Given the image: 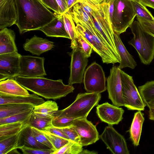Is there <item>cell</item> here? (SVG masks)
Here are the masks:
<instances>
[{
    "mask_svg": "<svg viewBox=\"0 0 154 154\" xmlns=\"http://www.w3.org/2000/svg\"><path fill=\"white\" fill-rule=\"evenodd\" d=\"M129 27L134 36L128 43L136 50L141 62L149 65L154 59V37L144 30L138 20L134 21Z\"/></svg>",
    "mask_w": 154,
    "mask_h": 154,
    "instance_id": "cell-4",
    "label": "cell"
},
{
    "mask_svg": "<svg viewBox=\"0 0 154 154\" xmlns=\"http://www.w3.org/2000/svg\"><path fill=\"white\" fill-rule=\"evenodd\" d=\"M71 54L70 74L68 85L82 83L85 68L88 62V57L80 47L73 49Z\"/></svg>",
    "mask_w": 154,
    "mask_h": 154,
    "instance_id": "cell-10",
    "label": "cell"
},
{
    "mask_svg": "<svg viewBox=\"0 0 154 154\" xmlns=\"http://www.w3.org/2000/svg\"><path fill=\"white\" fill-rule=\"evenodd\" d=\"M45 131H47L64 138L69 140L67 137L60 128L53 125L52 126L46 128Z\"/></svg>",
    "mask_w": 154,
    "mask_h": 154,
    "instance_id": "cell-44",
    "label": "cell"
},
{
    "mask_svg": "<svg viewBox=\"0 0 154 154\" xmlns=\"http://www.w3.org/2000/svg\"><path fill=\"white\" fill-rule=\"evenodd\" d=\"M23 146L35 148L49 149L36 140L33 135L32 127L28 124L20 132L18 149H20Z\"/></svg>",
    "mask_w": 154,
    "mask_h": 154,
    "instance_id": "cell-24",
    "label": "cell"
},
{
    "mask_svg": "<svg viewBox=\"0 0 154 154\" xmlns=\"http://www.w3.org/2000/svg\"><path fill=\"white\" fill-rule=\"evenodd\" d=\"M0 94L11 96H27V90L15 80V78L8 79L0 82Z\"/></svg>",
    "mask_w": 154,
    "mask_h": 154,
    "instance_id": "cell-20",
    "label": "cell"
},
{
    "mask_svg": "<svg viewBox=\"0 0 154 154\" xmlns=\"http://www.w3.org/2000/svg\"><path fill=\"white\" fill-rule=\"evenodd\" d=\"M91 8V14L96 29L105 43L121 61L115 43V32L112 25L108 4L104 2Z\"/></svg>",
    "mask_w": 154,
    "mask_h": 154,
    "instance_id": "cell-3",
    "label": "cell"
},
{
    "mask_svg": "<svg viewBox=\"0 0 154 154\" xmlns=\"http://www.w3.org/2000/svg\"><path fill=\"white\" fill-rule=\"evenodd\" d=\"M144 120L143 115L140 111H138L134 113L129 133L130 139L135 146H137L139 144Z\"/></svg>",
    "mask_w": 154,
    "mask_h": 154,
    "instance_id": "cell-25",
    "label": "cell"
},
{
    "mask_svg": "<svg viewBox=\"0 0 154 154\" xmlns=\"http://www.w3.org/2000/svg\"><path fill=\"white\" fill-rule=\"evenodd\" d=\"M83 82L87 92L100 93L106 90L104 72L102 66L95 61L85 70Z\"/></svg>",
    "mask_w": 154,
    "mask_h": 154,
    "instance_id": "cell-8",
    "label": "cell"
},
{
    "mask_svg": "<svg viewBox=\"0 0 154 154\" xmlns=\"http://www.w3.org/2000/svg\"><path fill=\"white\" fill-rule=\"evenodd\" d=\"M110 16L114 32L119 35L125 32L136 16L132 0H113Z\"/></svg>",
    "mask_w": 154,
    "mask_h": 154,
    "instance_id": "cell-6",
    "label": "cell"
},
{
    "mask_svg": "<svg viewBox=\"0 0 154 154\" xmlns=\"http://www.w3.org/2000/svg\"><path fill=\"white\" fill-rule=\"evenodd\" d=\"M24 154H53L55 150L51 149H38L23 146L20 148Z\"/></svg>",
    "mask_w": 154,
    "mask_h": 154,
    "instance_id": "cell-40",
    "label": "cell"
},
{
    "mask_svg": "<svg viewBox=\"0 0 154 154\" xmlns=\"http://www.w3.org/2000/svg\"><path fill=\"white\" fill-rule=\"evenodd\" d=\"M60 128L67 137L69 140L80 143V137L72 126L65 128Z\"/></svg>",
    "mask_w": 154,
    "mask_h": 154,
    "instance_id": "cell-41",
    "label": "cell"
},
{
    "mask_svg": "<svg viewBox=\"0 0 154 154\" xmlns=\"http://www.w3.org/2000/svg\"><path fill=\"white\" fill-rule=\"evenodd\" d=\"M33 109L10 116L1 118H0V125L17 122H28L30 116L33 112Z\"/></svg>",
    "mask_w": 154,
    "mask_h": 154,
    "instance_id": "cell-33",
    "label": "cell"
},
{
    "mask_svg": "<svg viewBox=\"0 0 154 154\" xmlns=\"http://www.w3.org/2000/svg\"><path fill=\"white\" fill-rule=\"evenodd\" d=\"M138 90L146 105L154 99V80L147 81L143 85L139 86Z\"/></svg>",
    "mask_w": 154,
    "mask_h": 154,
    "instance_id": "cell-32",
    "label": "cell"
},
{
    "mask_svg": "<svg viewBox=\"0 0 154 154\" xmlns=\"http://www.w3.org/2000/svg\"><path fill=\"white\" fill-rule=\"evenodd\" d=\"M137 19L144 30L154 37V22L137 17Z\"/></svg>",
    "mask_w": 154,
    "mask_h": 154,
    "instance_id": "cell-42",
    "label": "cell"
},
{
    "mask_svg": "<svg viewBox=\"0 0 154 154\" xmlns=\"http://www.w3.org/2000/svg\"><path fill=\"white\" fill-rule=\"evenodd\" d=\"M76 119L66 117H54L52 120L53 125L59 128H65L72 126L73 122Z\"/></svg>",
    "mask_w": 154,
    "mask_h": 154,
    "instance_id": "cell-37",
    "label": "cell"
},
{
    "mask_svg": "<svg viewBox=\"0 0 154 154\" xmlns=\"http://www.w3.org/2000/svg\"><path fill=\"white\" fill-rule=\"evenodd\" d=\"M68 11H70L73 6L78 3V0H66Z\"/></svg>",
    "mask_w": 154,
    "mask_h": 154,
    "instance_id": "cell-47",
    "label": "cell"
},
{
    "mask_svg": "<svg viewBox=\"0 0 154 154\" xmlns=\"http://www.w3.org/2000/svg\"><path fill=\"white\" fill-rule=\"evenodd\" d=\"M58 110L57 103L52 100H48L34 107L33 112L39 116L54 118Z\"/></svg>",
    "mask_w": 154,
    "mask_h": 154,
    "instance_id": "cell-28",
    "label": "cell"
},
{
    "mask_svg": "<svg viewBox=\"0 0 154 154\" xmlns=\"http://www.w3.org/2000/svg\"><path fill=\"white\" fill-rule=\"evenodd\" d=\"M32 128L33 135L37 141L55 150L52 144L41 131L32 127Z\"/></svg>",
    "mask_w": 154,
    "mask_h": 154,
    "instance_id": "cell-39",
    "label": "cell"
},
{
    "mask_svg": "<svg viewBox=\"0 0 154 154\" xmlns=\"http://www.w3.org/2000/svg\"><path fill=\"white\" fill-rule=\"evenodd\" d=\"M20 33L39 30L55 18L57 14L49 10L39 0H14Z\"/></svg>",
    "mask_w": 154,
    "mask_h": 154,
    "instance_id": "cell-1",
    "label": "cell"
},
{
    "mask_svg": "<svg viewBox=\"0 0 154 154\" xmlns=\"http://www.w3.org/2000/svg\"><path fill=\"white\" fill-rule=\"evenodd\" d=\"M81 0H83L85 1L87 5H89L91 8H92L94 6L97 5L93 3L91 0H78V3Z\"/></svg>",
    "mask_w": 154,
    "mask_h": 154,
    "instance_id": "cell-50",
    "label": "cell"
},
{
    "mask_svg": "<svg viewBox=\"0 0 154 154\" xmlns=\"http://www.w3.org/2000/svg\"><path fill=\"white\" fill-rule=\"evenodd\" d=\"M99 137L113 154H130L125 137L112 125L106 127Z\"/></svg>",
    "mask_w": 154,
    "mask_h": 154,
    "instance_id": "cell-11",
    "label": "cell"
},
{
    "mask_svg": "<svg viewBox=\"0 0 154 154\" xmlns=\"http://www.w3.org/2000/svg\"><path fill=\"white\" fill-rule=\"evenodd\" d=\"M42 3L47 8L53 11L54 13L60 14L58 5L56 0H42Z\"/></svg>",
    "mask_w": 154,
    "mask_h": 154,
    "instance_id": "cell-43",
    "label": "cell"
},
{
    "mask_svg": "<svg viewBox=\"0 0 154 154\" xmlns=\"http://www.w3.org/2000/svg\"><path fill=\"white\" fill-rule=\"evenodd\" d=\"M34 107L29 104L9 103L0 105V118L10 116L33 109Z\"/></svg>",
    "mask_w": 154,
    "mask_h": 154,
    "instance_id": "cell-26",
    "label": "cell"
},
{
    "mask_svg": "<svg viewBox=\"0 0 154 154\" xmlns=\"http://www.w3.org/2000/svg\"><path fill=\"white\" fill-rule=\"evenodd\" d=\"M72 126L79 134L80 144L83 146L93 144L100 138L96 126L86 118L76 119Z\"/></svg>",
    "mask_w": 154,
    "mask_h": 154,
    "instance_id": "cell-14",
    "label": "cell"
},
{
    "mask_svg": "<svg viewBox=\"0 0 154 154\" xmlns=\"http://www.w3.org/2000/svg\"><path fill=\"white\" fill-rule=\"evenodd\" d=\"M16 19L14 0H0V29L15 24Z\"/></svg>",
    "mask_w": 154,
    "mask_h": 154,
    "instance_id": "cell-17",
    "label": "cell"
},
{
    "mask_svg": "<svg viewBox=\"0 0 154 154\" xmlns=\"http://www.w3.org/2000/svg\"><path fill=\"white\" fill-rule=\"evenodd\" d=\"M98 153L94 151H90L87 149H83L80 154H96Z\"/></svg>",
    "mask_w": 154,
    "mask_h": 154,
    "instance_id": "cell-49",
    "label": "cell"
},
{
    "mask_svg": "<svg viewBox=\"0 0 154 154\" xmlns=\"http://www.w3.org/2000/svg\"><path fill=\"white\" fill-rule=\"evenodd\" d=\"M45 102L44 99L34 93L27 96H11L0 94V105L22 103L29 104L35 106Z\"/></svg>",
    "mask_w": 154,
    "mask_h": 154,
    "instance_id": "cell-23",
    "label": "cell"
},
{
    "mask_svg": "<svg viewBox=\"0 0 154 154\" xmlns=\"http://www.w3.org/2000/svg\"><path fill=\"white\" fill-rule=\"evenodd\" d=\"M39 30L42 32L47 36L70 39L65 27L63 15L60 14H57L55 18Z\"/></svg>",
    "mask_w": 154,
    "mask_h": 154,
    "instance_id": "cell-19",
    "label": "cell"
},
{
    "mask_svg": "<svg viewBox=\"0 0 154 154\" xmlns=\"http://www.w3.org/2000/svg\"><path fill=\"white\" fill-rule=\"evenodd\" d=\"M149 117V119L154 121V106H151L148 107Z\"/></svg>",
    "mask_w": 154,
    "mask_h": 154,
    "instance_id": "cell-48",
    "label": "cell"
},
{
    "mask_svg": "<svg viewBox=\"0 0 154 154\" xmlns=\"http://www.w3.org/2000/svg\"><path fill=\"white\" fill-rule=\"evenodd\" d=\"M80 143L70 140L66 145L55 151L53 154H80L83 149Z\"/></svg>",
    "mask_w": 154,
    "mask_h": 154,
    "instance_id": "cell-34",
    "label": "cell"
},
{
    "mask_svg": "<svg viewBox=\"0 0 154 154\" xmlns=\"http://www.w3.org/2000/svg\"><path fill=\"white\" fill-rule=\"evenodd\" d=\"M58 5L60 14L63 15L68 11L66 0H56Z\"/></svg>",
    "mask_w": 154,
    "mask_h": 154,
    "instance_id": "cell-45",
    "label": "cell"
},
{
    "mask_svg": "<svg viewBox=\"0 0 154 154\" xmlns=\"http://www.w3.org/2000/svg\"><path fill=\"white\" fill-rule=\"evenodd\" d=\"M120 69L114 66L110 69L107 81L108 97L113 105L120 107L124 105L122 97Z\"/></svg>",
    "mask_w": 154,
    "mask_h": 154,
    "instance_id": "cell-13",
    "label": "cell"
},
{
    "mask_svg": "<svg viewBox=\"0 0 154 154\" xmlns=\"http://www.w3.org/2000/svg\"><path fill=\"white\" fill-rule=\"evenodd\" d=\"M63 18L65 29L69 35L71 40L70 47L73 49L78 47V45L76 26L69 11H68L64 14L63 15Z\"/></svg>",
    "mask_w": 154,
    "mask_h": 154,
    "instance_id": "cell-27",
    "label": "cell"
},
{
    "mask_svg": "<svg viewBox=\"0 0 154 154\" xmlns=\"http://www.w3.org/2000/svg\"><path fill=\"white\" fill-rule=\"evenodd\" d=\"M39 0L42 3V0Z\"/></svg>",
    "mask_w": 154,
    "mask_h": 154,
    "instance_id": "cell-52",
    "label": "cell"
},
{
    "mask_svg": "<svg viewBox=\"0 0 154 154\" xmlns=\"http://www.w3.org/2000/svg\"><path fill=\"white\" fill-rule=\"evenodd\" d=\"M120 35L115 32L114 40L116 48L121 59L119 68L122 69L125 67L134 69L137 65L133 56L128 52L123 44Z\"/></svg>",
    "mask_w": 154,
    "mask_h": 154,
    "instance_id": "cell-22",
    "label": "cell"
},
{
    "mask_svg": "<svg viewBox=\"0 0 154 154\" xmlns=\"http://www.w3.org/2000/svg\"><path fill=\"white\" fill-rule=\"evenodd\" d=\"M21 56L18 52L0 54V81L19 75Z\"/></svg>",
    "mask_w": 154,
    "mask_h": 154,
    "instance_id": "cell-15",
    "label": "cell"
},
{
    "mask_svg": "<svg viewBox=\"0 0 154 154\" xmlns=\"http://www.w3.org/2000/svg\"><path fill=\"white\" fill-rule=\"evenodd\" d=\"M27 124L17 122L0 125V140L19 133Z\"/></svg>",
    "mask_w": 154,
    "mask_h": 154,
    "instance_id": "cell-29",
    "label": "cell"
},
{
    "mask_svg": "<svg viewBox=\"0 0 154 154\" xmlns=\"http://www.w3.org/2000/svg\"><path fill=\"white\" fill-rule=\"evenodd\" d=\"M14 30L5 28L0 31V54L18 52Z\"/></svg>",
    "mask_w": 154,
    "mask_h": 154,
    "instance_id": "cell-21",
    "label": "cell"
},
{
    "mask_svg": "<svg viewBox=\"0 0 154 154\" xmlns=\"http://www.w3.org/2000/svg\"><path fill=\"white\" fill-rule=\"evenodd\" d=\"M53 118L39 116L33 112L29 119L27 124L40 130L45 131L46 128L53 125Z\"/></svg>",
    "mask_w": 154,
    "mask_h": 154,
    "instance_id": "cell-30",
    "label": "cell"
},
{
    "mask_svg": "<svg viewBox=\"0 0 154 154\" xmlns=\"http://www.w3.org/2000/svg\"><path fill=\"white\" fill-rule=\"evenodd\" d=\"M54 46L53 42L35 35L30 39H27L23 45L25 51L37 56L51 50Z\"/></svg>",
    "mask_w": 154,
    "mask_h": 154,
    "instance_id": "cell-18",
    "label": "cell"
},
{
    "mask_svg": "<svg viewBox=\"0 0 154 154\" xmlns=\"http://www.w3.org/2000/svg\"><path fill=\"white\" fill-rule=\"evenodd\" d=\"M20 132L17 134L0 140V154L9 153L18 149V143Z\"/></svg>",
    "mask_w": 154,
    "mask_h": 154,
    "instance_id": "cell-31",
    "label": "cell"
},
{
    "mask_svg": "<svg viewBox=\"0 0 154 154\" xmlns=\"http://www.w3.org/2000/svg\"><path fill=\"white\" fill-rule=\"evenodd\" d=\"M96 5L101 4L105 2V0H91Z\"/></svg>",
    "mask_w": 154,
    "mask_h": 154,
    "instance_id": "cell-51",
    "label": "cell"
},
{
    "mask_svg": "<svg viewBox=\"0 0 154 154\" xmlns=\"http://www.w3.org/2000/svg\"><path fill=\"white\" fill-rule=\"evenodd\" d=\"M77 32L82 35L91 46L93 50L101 57L103 63H120L121 61L109 48L106 44L95 35L91 33L84 27L76 24Z\"/></svg>",
    "mask_w": 154,
    "mask_h": 154,
    "instance_id": "cell-9",
    "label": "cell"
},
{
    "mask_svg": "<svg viewBox=\"0 0 154 154\" xmlns=\"http://www.w3.org/2000/svg\"><path fill=\"white\" fill-rule=\"evenodd\" d=\"M16 81L21 86L33 93L47 100H56L73 92L72 85L64 84L62 79L53 80L43 76L28 78L17 76Z\"/></svg>",
    "mask_w": 154,
    "mask_h": 154,
    "instance_id": "cell-2",
    "label": "cell"
},
{
    "mask_svg": "<svg viewBox=\"0 0 154 154\" xmlns=\"http://www.w3.org/2000/svg\"><path fill=\"white\" fill-rule=\"evenodd\" d=\"M45 59L43 57L21 55L19 76L35 78L47 75L44 67Z\"/></svg>",
    "mask_w": 154,
    "mask_h": 154,
    "instance_id": "cell-12",
    "label": "cell"
},
{
    "mask_svg": "<svg viewBox=\"0 0 154 154\" xmlns=\"http://www.w3.org/2000/svg\"><path fill=\"white\" fill-rule=\"evenodd\" d=\"M124 106L128 110L143 111L146 105L143 100L133 77L121 69Z\"/></svg>",
    "mask_w": 154,
    "mask_h": 154,
    "instance_id": "cell-7",
    "label": "cell"
},
{
    "mask_svg": "<svg viewBox=\"0 0 154 154\" xmlns=\"http://www.w3.org/2000/svg\"><path fill=\"white\" fill-rule=\"evenodd\" d=\"M77 40L78 46L82 48L87 57H90L92 52V48L85 38L77 32Z\"/></svg>",
    "mask_w": 154,
    "mask_h": 154,
    "instance_id": "cell-38",
    "label": "cell"
},
{
    "mask_svg": "<svg viewBox=\"0 0 154 154\" xmlns=\"http://www.w3.org/2000/svg\"><path fill=\"white\" fill-rule=\"evenodd\" d=\"M101 98L100 93H79L73 103L64 109L57 111L54 117L66 116L75 119L87 118L93 108L98 105Z\"/></svg>",
    "mask_w": 154,
    "mask_h": 154,
    "instance_id": "cell-5",
    "label": "cell"
},
{
    "mask_svg": "<svg viewBox=\"0 0 154 154\" xmlns=\"http://www.w3.org/2000/svg\"><path fill=\"white\" fill-rule=\"evenodd\" d=\"M144 6L154 9V0H137Z\"/></svg>",
    "mask_w": 154,
    "mask_h": 154,
    "instance_id": "cell-46",
    "label": "cell"
},
{
    "mask_svg": "<svg viewBox=\"0 0 154 154\" xmlns=\"http://www.w3.org/2000/svg\"><path fill=\"white\" fill-rule=\"evenodd\" d=\"M41 131L52 144L55 151L59 149L70 140L47 131Z\"/></svg>",
    "mask_w": 154,
    "mask_h": 154,
    "instance_id": "cell-36",
    "label": "cell"
},
{
    "mask_svg": "<svg viewBox=\"0 0 154 154\" xmlns=\"http://www.w3.org/2000/svg\"><path fill=\"white\" fill-rule=\"evenodd\" d=\"M124 110L122 108L105 102L98 105L96 113L102 122L109 125H117L123 119Z\"/></svg>",
    "mask_w": 154,
    "mask_h": 154,
    "instance_id": "cell-16",
    "label": "cell"
},
{
    "mask_svg": "<svg viewBox=\"0 0 154 154\" xmlns=\"http://www.w3.org/2000/svg\"><path fill=\"white\" fill-rule=\"evenodd\" d=\"M132 2L137 17L154 22V17L145 6L137 0H132Z\"/></svg>",
    "mask_w": 154,
    "mask_h": 154,
    "instance_id": "cell-35",
    "label": "cell"
}]
</instances>
